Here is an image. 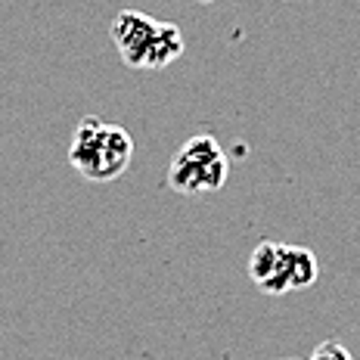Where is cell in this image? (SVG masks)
Here are the masks:
<instances>
[{
    "label": "cell",
    "instance_id": "cell-2",
    "mask_svg": "<svg viewBox=\"0 0 360 360\" xmlns=\"http://www.w3.org/2000/svg\"><path fill=\"white\" fill-rule=\"evenodd\" d=\"M112 44L131 69L155 72L184 53V34L174 22L153 19L140 10H122L112 19Z\"/></svg>",
    "mask_w": 360,
    "mask_h": 360
},
{
    "label": "cell",
    "instance_id": "cell-5",
    "mask_svg": "<svg viewBox=\"0 0 360 360\" xmlns=\"http://www.w3.org/2000/svg\"><path fill=\"white\" fill-rule=\"evenodd\" d=\"M311 360H354V357H351V351L345 348L342 342L326 339V342H320L317 348L311 351Z\"/></svg>",
    "mask_w": 360,
    "mask_h": 360
},
{
    "label": "cell",
    "instance_id": "cell-1",
    "mask_svg": "<svg viewBox=\"0 0 360 360\" xmlns=\"http://www.w3.org/2000/svg\"><path fill=\"white\" fill-rule=\"evenodd\" d=\"M134 162V140L122 124L103 118H81L69 143V165L84 180L109 184L118 180Z\"/></svg>",
    "mask_w": 360,
    "mask_h": 360
},
{
    "label": "cell",
    "instance_id": "cell-4",
    "mask_svg": "<svg viewBox=\"0 0 360 360\" xmlns=\"http://www.w3.org/2000/svg\"><path fill=\"white\" fill-rule=\"evenodd\" d=\"M227 184V155L212 134H196L177 149L168 186L180 196H208Z\"/></svg>",
    "mask_w": 360,
    "mask_h": 360
},
{
    "label": "cell",
    "instance_id": "cell-3",
    "mask_svg": "<svg viewBox=\"0 0 360 360\" xmlns=\"http://www.w3.org/2000/svg\"><path fill=\"white\" fill-rule=\"evenodd\" d=\"M317 255L302 245H283V243H267L255 245L249 258V276L252 283L267 295H286L317 283Z\"/></svg>",
    "mask_w": 360,
    "mask_h": 360
}]
</instances>
